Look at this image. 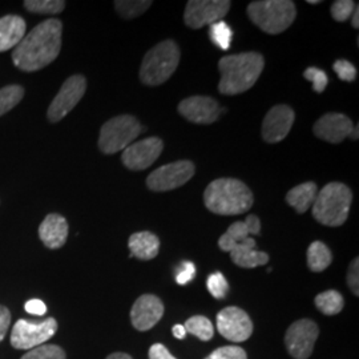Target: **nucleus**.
Masks as SVG:
<instances>
[{
    "label": "nucleus",
    "instance_id": "nucleus-3",
    "mask_svg": "<svg viewBox=\"0 0 359 359\" xmlns=\"http://www.w3.org/2000/svg\"><path fill=\"white\" fill-rule=\"evenodd\" d=\"M255 203L249 187L237 179H217L206 187L204 204L219 216H237L246 213Z\"/></svg>",
    "mask_w": 359,
    "mask_h": 359
},
{
    "label": "nucleus",
    "instance_id": "nucleus-22",
    "mask_svg": "<svg viewBox=\"0 0 359 359\" xmlns=\"http://www.w3.org/2000/svg\"><path fill=\"white\" fill-rule=\"evenodd\" d=\"M26 35V22L18 15L0 18V52L15 48Z\"/></svg>",
    "mask_w": 359,
    "mask_h": 359
},
{
    "label": "nucleus",
    "instance_id": "nucleus-36",
    "mask_svg": "<svg viewBox=\"0 0 359 359\" xmlns=\"http://www.w3.org/2000/svg\"><path fill=\"white\" fill-rule=\"evenodd\" d=\"M205 359H248V355L243 347L222 346L215 350Z\"/></svg>",
    "mask_w": 359,
    "mask_h": 359
},
{
    "label": "nucleus",
    "instance_id": "nucleus-11",
    "mask_svg": "<svg viewBox=\"0 0 359 359\" xmlns=\"http://www.w3.org/2000/svg\"><path fill=\"white\" fill-rule=\"evenodd\" d=\"M87 90V80L81 75L68 77L59 90V93L52 100L51 105L48 108V120L51 123H59L62 118L68 115L81 97L84 96Z\"/></svg>",
    "mask_w": 359,
    "mask_h": 359
},
{
    "label": "nucleus",
    "instance_id": "nucleus-8",
    "mask_svg": "<svg viewBox=\"0 0 359 359\" xmlns=\"http://www.w3.org/2000/svg\"><path fill=\"white\" fill-rule=\"evenodd\" d=\"M57 332V322L48 317L40 322L19 320L11 333V345L18 350H32L44 345Z\"/></svg>",
    "mask_w": 359,
    "mask_h": 359
},
{
    "label": "nucleus",
    "instance_id": "nucleus-33",
    "mask_svg": "<svg viewBox=\"0 0 359 359\" xmlns=\"http://www.w3.org/2000/svg\"><path fill=\"white\" fill-rule=\"evenodd\" d=\"M206 286H208L209 293L217 299L225 298L229 292V283L221 271L212 273L206 280Z\"/></svg>",
    "mask_w": 359,
    "mask_h": 359
},
{
    "label": "nucleus",
    "instance_id": "nucleus-34",
    "mask_svg": "<svg viewBox=\"0 0 359 359\" xmlns=\"http://www.w3.org/2000/svg\"><path fill=\"white\" fill-rule=\"evenodd\" d=\"M304 76L309 81H311L313 90H316L317 93H322L323 90H326L329 77L325 71H322L317 67H309L308 69L304 72Z\"/></svg>",
    "mask_w": 359,
    "mask_h": 359
},
{
    "label": "nucleus",
    "instance_id": "nucleus-46",
    "mask_svg": "<svg viewBox=\"0 0 359 359\" xmlns=\"http://www.w3.org/2000/svg\"><path fill=\"white\" fill-rule=\"evenodd\" d=\"M350 137L354 139V140H358V126H355V127L353 128L351 133H350Z\"/></svg>",
    "mask_w": 359,
    "mask_h": 359
},
{
    "label": "nucleus",
    "instance_id": "nucleus-17",
    "mask_svg": "<svg viewBox=\"0 0 359 359\" xmlns=\"http://www.w3.org/2000/svg\"><path fill=\"white\" fill-rule=\"evenodd\" d=\"M164 316L163 301L154 294H144L137 298L130 310V321L140 332L151 330Z\"/></svg>",
    "mask_w": 359,
    "mask_h": 359
},
{
    "label": "nucleus",
    "instance_id": "nucleus-40",
    "mask_svg": "<svg viewBox=\"0 0 359 359\" xmlns=\"http://www.w3.org/2000/svg\"><path fill=\"white\" fill-rule=\"evenodd\" d=\"M11 323V313L6 306H0V342L4 339Z\"/></svg>",
    "mask_w": 359,
    "mask_h": 359
},
{
    "label": "nucleus",
    "instance_id": "nucleus-30",
    "mask_svg": "<svg viewBox=\"0 0 359 359\" xmlns=\"http://www.w3.org/2000/svg\"><path fill=\"white\" fill-rule=\"evenodd\" d=\"M25 96V88L20 86H7L0 90V116L11 111L13 107L22 102Z\"/></svg>",
    "mask_w": 359,
    "mask_h": 359
},
{
    "label": "nucleus",
    "instance_id": "nucleus-18",
    "mask_svg": "<svg viewBox=\"0 0 359 359\" xmlns=\"http://www.w3.org/2000/svg\"><path fill=\"white\" fill-rule=\"evenodd\" d=\"M354 128L353 121L342 114H326L314 124V135L332 144H339L350 136Z\"/></svg>",
    "mask_w": 359,
    "mask_h": 359
},
{
    "label": "nucleus",
    "instance_id": "nucleus-9",
    "mask_svg": "<svg viewBox=\"0 0 359 359\" xmlns=\"http://www.w3.org/2000/svg\"><path fill=\"white\" fill-rule=\"evenodd\" d=\"M194 172L196 168L192 161H175L154 170L147 179V185L154 192L173 191L192 179Z\"/></svg>",
    "mask_w": 359,
    "mask_h": 359
},
{
    "label": "nucleus",
    "instance_id": "nucleus-23",
    "mask_svg": "<svg viewBox=\"0 0 359 359\" xmlns=\"http://www.w3.org/2000/svg\"><path fill=\"white\" fill-rule=\"evenodd\" d=\"M128 246L130 256L149 261L158 255L160 240L151 231H137L129 237Z\"/></svg>",
    "mask_w": 359,
    "mask_h": 359
},
{
    "label": "nucleus",
    "instance_id": "nucleus-25",
    "mask_svg": "<svg viewBox=\"0 0 359 359\" xmlns=\"http://www.w3.org/2000/svg\"><path fill=\"white\" fill-rule=\"evenodd\" d=\"M333 261V255L330 249L322 241H314L308 249L309 269L314 273H321L330 266Z\"/></svg>",
    "mask_w": 359,
    "mask_h": 359
},
{
    "label": "nucleus",
    "instance_id": "nucleus-6",
    "mask_svg": "<svg viewBox=\"0 0 359 359\" xmlns=\"http://www.w3.org/2000/svg\"><path fill=\"white\" fill-rule=\"evenodd\" d=\"M248 16L264 32L277 35L293 25L297 8L290 0H259L248 6Z\"/></svg>",
    "mask_w": 359,
    "mask_h": 359
},
{
    "label": "nucleus",
    "instance_id": "nucleus-35",
    "mask_svg": "<svg viewBox=\"0 0 359 359\" xmlns=\"http://www.w3.org/2000/svg\"><path fill=\"white\" fill-rule=\"evenodd\" d=\"M357 4L351 0H337L332 6V16L337 22H346L354 13Z\"/></svg>",
    "mask_w": 359,
    "mask_h": 359
},
{
    "label": "nucleus",
    "instance_id": "nucleus-27",
    "mask_svg": "<svg viewBox=\"0 0 359 359\" xmlns=\"http://www.w3.org/2000/svg\"><path fill=\"white\" fill-rule=\"evenodd\" d=\"M187 333H191L197 337L201 341H210L213 334H215V327L213 323L209 321L204 316H194L189 318L184 325Z\"/></svg>",
    "mask_w": 359,
    "mask_h": 359
},
{
    "label": "nucleus",
    "instance_id": "nucleus-21",
    "mask_svg": "<svg viewBox=\"0 0 359 359\" xmlns=\"http://www.w3.org/2000/svg\"><path fill=\"white\" fill-rule=\"evenodd\" d=\"M231 261L245 269H253L257 266L266 265L269 262V255L256 249L255 238L249 237L244 243L233 246L231 252Z\"/></svg>",
    "mask_w": 359,
    "mask_h": 359
},
{
    "label": "nucleus",
    "instance_id": "nucleus-29",
    "mask_svg": "<svg viewBox=\"0 0 359 359\" xmlns=\"http://www.w3.org/2000/svg\"><path fill=\"white\" fill-rule=\"evenodd\" d=\"M209 36L213 41V44L222 51H226L231 48V40H233V31L231 27L225 22L219 20L209 28Z\"/></svg>",
    "mask_w": 359,
    "mask_h": 359
},
{
    "label": "nucleus",
    "instance_id": "nucleus-28",
    "mask_svg": "<svg viewBox=\"0 0 359 359\" xmlns=\"http://www.w3.org/2000/svg\"><path fill=\"white\" fill-rule=\"evenodd\" d=\"M152 6L149 0H117L116 11L124 19H135L145 13Z\"/></svg>",
    "mask_w": 359,
    "mask_h": 359
},
{
    "label": "nucleus",
    "instance_id": "nucleus-47",
    "mask_svg": "<svg viewBox=\"0 0 359 359\" xmlns=\"http://www.w3.org/2000/svg\"><path fill=\"white\" fill-rule=\"evenodd\" d=\"M309 4H320V0H308Z\"/></svg>",
    "mask_w": 359,
    "mask_h": 359
},
{
    "label": "nucleus",
    "instance_id": "nucleus-24",
    "mask_svg": "<svg viewBox=\"0 0 359 359\" xmlns=\"http://www.w3.org/2000/svg\"><path fill=\"white\" fill-rule=\"evenodd\" d=\"M318 194V187L314 182H304L290 189L286 194V203L294 208L297 213H305Z\"/></svg>",
    "mask_w": 359,
    "mask_h": 359
},
{
    "label": "nucleus",
    "instance_id": "nucleus-42",
    "mask_svg": "<svg viewBox=\"0 0 359 359\" xmlns=\"http://www.w3.org/2000/svg\"><path fill=\"white\" fill-rule=\"evenodd\" d=\"M26 311L34 316H44L47 313V306L40 299H31L26 304Z\"/></svg>",
    "mask_w": 359,
    "mask_h": 359
},
{
    "label": "nucleus",
    "instance_id": "nucleus-13",
    "mask_svg": "<svg viewBox=\"0 0 359 359\" xmlns=\"http://www.w3.org/2000/svg\"><path fill=\"white\" fill-rule=\"evenodd\" d=\"M217 330L231 342H244L253 333V323L248 313L237 306L222 309L217 316Z\"/></svg>",
    "mask_w": 359,
    "mask_h": 359
},
{
    "label": "nucleus",
    "instance_id": "nucleus-10",
    "mask_svg": "<svg viewBox=\"0 0 359 359\" xmlns=\"http://www.w3.org/2000/svg\"><path fill=\"white\" fill-rule=\"evenodd\" d=\"M231 6L228 0H191L184 13V22L192 29L212 26L228 13Z\"/></svg>",
    "mask_w": 359,
    "mask_h": 359
},
{
    "label": "nucleus",
    "instance_id": "nucleus-1",
    "mask_svg": "<svg viewBox=\"0 0 359 359\" xmlns=\"http://www.w3.org/2000/svg\"><path fill=\"white\" fill-rule=\"evenodd\" d=\"M62 34L63 23L59 19L40 23L13 50V65L25 72H35L51 65L60 53Z\"/></svg>",
    "mask_w": 359,
    "mask_h": 359
},
{
    "label": "nucleus",
    "instance_id": "nucleus-45",
    "mask_svg": "<svg viewBox=\"0 0 359 359\" xmlns=\"http://www.w3.org/2000/svg\"><path fill=\"white\" fill-rule=\"evenodd\" d=\"M107 359H133L128 354H126V353H114V354H111L109 357Z\"/></svg>",
    "mask_w": 359,
    "mask_h": 359
},
{
    "label": "nucleus",
    "instance_id": "nucleus-15",
    "mask_svg": "<svg viewBox=\"0 0 359 359\" xmlns=\"http://www.w3.org/2000/svg\"><path fill=\"white\" fill-rule=\"evenodd\" d=\"M294 111L289 105H276L265 116L262 137L268 144L283 142L294 124Z\"/></svg>",
    "mask_w": 359,
    "mask_h": 359
},
{
    "label": "nucleus",
    "instance_id": "nucleus-43",
    "mask_svg": "<svg viewBox=\"0 0 359 359\" xmlns=\"http://www.w3.org/2000/svg\"><path fill=\"white\" fill-rule=\"evenodd\" d=\"M172 333L177 339H184L187 337V330H185L184 325H175L172 329Z\"/></svg>",
    "mask_w": 359,
    "mask_h": 359
},
{
    "label": "nucleus",
    "instance_id": "nucleus-5",
    "mask_svg": "<svg viewBox=\"0 0 359 359\" xmlns=\"http://www.w3.org/2000/svg\"><path fill=\"white\" fill-rule=\"evenodd\" d=\"M180 63V48L173 40H164L144 56L140 80L147 86L164 84L176 72Z\"/></svg>",
    "mask_w": 359,
    "mask_h": 359
},
{
    "label": "nucleus",
    "instance_id": "nucleus-14",
    "mask_svg": "<svg viewBox=\"0 0 359 359\" xmlns=\"http://www.w3.org/2000/svg\"><path fill=\"white\" fill-rule=\"evenodd\" d=\"M164 149V142L158 137H147L142 142H132L121 154V161L130 170H144L151 167Z\"/></svg>",
    "mask_w": 359,
    "mask_h": 359
},
{
    "label": "nucleus",
    "instance_id": "nucleus-41",
    "mask_svg": "<svg viewBox=\"0 0 359 359\" xmlns=\"http://www.w3.org/2000/svg\"><path fill=\"white\" fill-rule=\"evenodd\" d=\"M149 359H177L175 358L167 347L161 344H154L149 348Z\"/></svg>",
    "mask_w": 359,
    "mask_h": 359
},
{
    "label": "nucleus",
    "instance_id": "nucleus-19",
    "mask_svg": "<svg viewBox=\"0 0 359 359\" xmlns=\"http://www.w3.org/2000/svg\"><path fill=\"white\" fill-rule=\"evenodd\" d=\"M261 231V221L259 218L250 215L245 221H237L231 224L229 229L225 231L219 240L218 246L222 252H231L233 246L244 243L250 237V234H259Z\"/></svg>",
    "mask_w": 359,
    "mask_h": 359
},
{
    "label": "nucleus",
    "instance_id": "nucleus-2",
    "mask_svg": "<svg viewBox=\"0 0 359 359\" xmlns=\"http://www.w3.org/2000/svg\"><path fill=\"white\" fill-rule=\"evenodd\" d=\"M264 67L265 59L258 52H243L224 56L218 63L221 72L218 90L228 96L244 93L256 84Z\"/></svg>",
    "mask_w": 359,
    "mask_h": 359
},
{
    "label": "nucleus",
    "instance_id": "nucleus-32",
    "mask_svg": "<svg viewBox=\"0 0 359 359\" xmlns=\"http://www.w3.org/2000/svg\"><path fill=\"white\" fill-rule=\"evenodd\" d=\"M22 359H65V353L56 345H41L29 350Z\"/></svg>",
    "mask_w": 359,
    "mask_h": 359
},
{
    "label": "nucleus",
    "instance_id": "nucleus-38",
    "mask_svg": "<svg viewBox=\"0 0 359 359\" xmlns=\"http://www.w3.org/2000/svg\"><path fill=\"white\" fill-rule=\"evenodd\" d=\"M196 277V266L191 261L181 262L176 269V283L179 285H188Z\"/></svg>",
    "mask_w": 359,
    "mask_h": 359
},
{
    "label": "nucleus",
    "instance_id": "nucleus-39",
    "mask_svg": "<svg viewBox=\"0 0 359 359\" xmlns=\"http://www.w3.org/2000/svg\"><path fill=\"white\" fill-rule=\"evenodd\" d=\"M359 259L355 258L351 264L347 271V285L350 287V290L354 293V295H359Z\"/></svg>",
    "mask_w": 359,
    "mask_h": 359
},
{
    "label": "nucleus",
    "instance_id": "nucleus-16",
    "mask_svg": "<svg viewBox=\"0 0 359 359\" xmlns=\"http://www.w3.org/2000/svg\"><path fill=\"white\" fill-rule=\"evenodd\" d=\"M180 115L194 124H212L224 109L217 102L208 96H192L179 104Z\"/></svg>",
    "mask_w": 359,
    "mask_h": 359
},
{
    "label": "nucleus",
    "instance_id": "nucleus-7",
    "mask_svg": "<svg viewBox=\"0 0 359 359\" xmlns=\"http://www.w3.org/2000/svg\"><path fill=\"white\" fill-rule=\"evenodd\" d=\"M140 121L130 115L116 116L100 130L99 149L104 154H115L128 148L142 133Z\"/></svg>",
    "mask_w": 359,
    "mask_h": 359
},
{
    "label": "nucleus",
    "instance_id": "nucleus-26",
    "mask_svg": "<svg viewBox=\"0 0 359 359\" xmlns=\"http://www.w3.org/2000/svg\"><path fill=\"white\" fill-rule=\"evenodd\" d=\"M316 306L325 316H335L342 311L345 306V299L337 290H327L316 297Z\"/></svg>",
    "mask_w": 359,
    "mask_h": 359
},
{
    "label": "nucleus",
    "instance_id": "nucleus-44",
    "mask_svg": "<svg viewBox=\"0 0 359 359\" xmlns=\"http://www.w3.org/2000/svg\"><path fill=\"white\" fill-rule=\"evenodd\" d=\"M351 25L354 28H358L359 27V8L358 6L355 7V10H354V13L351 15Z\"/></svg>",
    "mask_w": 359,
    "mask_h": 359
},
{
    "label": "nucleus",
    "instance_id": "nucleus-31",
    "mask_svg": "<svg viewBox=\"0 0 359 359\" xmlns=\"http://www.w3.org/2000/svg\"><path fill=\"white\" fill-rule=\"evenodd\" d=\"M25 8L29 13L56 15L65 11V1L63 0H26Z\"/></svg>",
    "mask_w": 359,
    "mask_h": 359
},
{
    "label": "nucleus",
    "instance_id": "nucleus-4",
    "mask_svg": "<svg viewBox=\"0 0 359 359\" xmlns=\"http://www.w3.org/2000/svg\"><path fill=\"white\" fill-rule=\"evenodd\" d=\"M353 201L350 188L341 182H330L322 188L313 203V216L325 226H341L346 222Z\"/></svg>",
    "mask_w": 359,
    "mask_h": 359
},
{
    "label": "nucleus",
    "instance_id": "nucleus-37",
    "mask_svg": "<svg viewBox=\"0 0 359 359\" xmlns=\"http://www.w3.org/2000/svg\"><path fill=\"white\" fill-rule=\"evenodd\" d=\"M333 69L335 71V74L338 75V77L344 81H354L355 77H357V68L354 67V65H351L350 62H347L345 59H339L337 60L333 65Z\"/></svg>",
    "mask_w": 359,
    "mask_h": 359
},
{
    "label": "nucleus",
    "instance_id": "nucleus-12",
    "mask_svg": "<svg viewBox=\"0 0 359 359\" xmlns=\"http://www.w3.org/2000/svg\"><path fill=\"white\" fill-rule=\"evenodd\" d=\"M320 329L311 320H299L289 326L285 344L289 354L294 359H308L314 350Z\"/></svg>",
    "mask_w": 359,
    "mask_h": 359
},
{
    "label": "nucleus",
    "instance_id": "nucleus-20",
    "mask_svg": "<svg viewBox=\"0 0 359 359\" xmlns=\"http://www.w3.org/2000/svg\"><path fill=\"white\" fill-rule=\"evenodd\" d=\"M39 237L48 249H59L68 237V222L63 216L52 213L39 226Z\"/></svg>",
    "mask_w": 359,
    "mask_h": 359
}]
</instances>
